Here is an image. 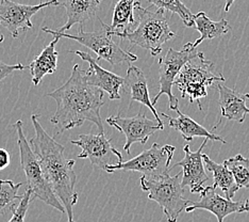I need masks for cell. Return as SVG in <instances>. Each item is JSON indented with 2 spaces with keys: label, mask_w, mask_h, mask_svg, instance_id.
Instances as JSON below:
<instances>
[{
  "label": "cell",
  "mask_w": 249,
  "mask_h": 222,
  "mask_svg": "<svg viewBox=\"0 0 249 222\" xmlns=\"http://www.w3.org/2000/svg\"><path fill=\"white\" fill-rule=\"evenodd\" d=\"M13 127L16 130V139L19 149L20 157V166L26 175L27 181V189H29L33 197L39 199V200L46 203L49 206L55 208L61 213H65V208L63 204L54 192L50 188L46 178L43 173V170L35 152L32 151L29 141L27 140L24 130H22V122L18 120V122L13 124Z\"/></svg>",
  "instance_id": "cell-6"
},
{
  "label": "cell",
  "mask_w": 249,
  "mask_h": 222,
  "mask_svg": "<svg viewBox=\"0 0 249 222\" xmlns=\"http://www.w3.org/2000/svg\"><path fill=\"white\" fill-rule=\"evenodd\" d=\"M46 96L56 102V110L50 119L58 128L56 135L82 126L87 121L96 125L99 134H105L100 116L105 92L89 82L87 71L79 64L73 65L69 81Z\"/></svg>",
  "instance_id": "cell-1"
},
{
  "label": "cell",
  "mask_w": 249,
  "mask_h": 222,
  "mask_svg": "<svg viewBox=\"0 0 249 222\" xmlns=\"http://www.w3.org/2000/svg\"><path fill=\"white\" fill-rule=\"evenodd\" d=\"M140 183L147 198L160 205L167 222H177L180 214L191 203L184 197V188L181 187V172L174 176L143 175Z\"/></svg>",
  "instance_id": "cell-5"
},
{
  "label": "cell",
  "mask_w": 249,
  "mask_h": 222,
  "mask_svg": "<svg viewBox=\"0 0 249 222\" xmlns=\"http://www.w3.org/2000/svg\"><path fill=\"white\" fill-rule=\"evenodd\" d=\"M73 222H75V221H73Z\"/></svg>",
  "instance_id": "cell-32"
},
{
  "label": "cell",
  "mask_w": 249,
  "mask_h": 222,
  "mask_svg": "<svg viewBox=\"0 0 249 222\" xmlns=\"http://www.w3.org/2000/svg\"><path fill=\"white\" fill-rule=\"evenodd\" d=\"M70 53L79 56L83 61L88 62L89 64V67L87 70V74L88 81L90 84L101 89L104 92H107L109 94V99L111 101L122 100L120 91L124 87V78L110 71L105 70V68L98 64L97 60L94 59L88 53H84V51L81 50H73L70 51Z\"/></svg>",
  "instance_id": "cell-15"
},
{
  "label": "cell",
  "mask_w": 249,
  "mask_h": 222,
  "mask_svg": "<svg viewBox=\"0 0 249 222\" xmlns=\"http://www.w3.org/2000/svg\"><path fill=\"white\" fill-rule=\"evenodd\" d=\"M140 4L139 0H118L113 11L112 24L110 26L106 25L103 20H99L100 24L109 31L123 32L131 30L132 26L135 24V9Z\"/></svg>",
  "instance_id": "cell-23"
},
{
  "label": "cell",
  "mask_w": 249,
  "mask_h": 222,
  "mask_svg": "<svg viewBox=\"0 0 249 222\" xmlns=\"http://www.w3.org/2000/svg\"><path fill=\"white\" fill-rule=\"evenodd\" d=\"M4 41V37H3V34L0 32V43H2Z\"/></svg>",
  "instance_id": "cell-31"
},
{
  "label": "cell",
  "mask_w": 249,
  "mask_h": 222,
  "mask_svg": "<svg viewBox=\"0 0 249 222\" xmlns=\"http://www.w3.org/2000/svg\"><path fill=\"white\" fill-rule=\"evenodd\" d=\"M32 200H35V197H33L32 192L29 189H26L25 193L22 195L20 202L18 205V207H16L14 209V212L12 213L13 216L9 222H25V217L28 209H29L30 202Z\"/></svg>",
  "instance_id": "cell-27"
},
{
  "label": "cell",
  "mask_w": 249,
  "mask_h": 222,
  "mask_svg": "<svg viewBox=\"0 0 249 222\" xmlns=\"http://www.w3.org/2000/svg\"><path fill=\"white\" fill-rule=\"evenodd\" d=\"M225 81L222 74L215 70L213 62L207 60L203 53L198 51L194 58L181 68L174 85L181 92V98L189 99L190 104L196 101L199 110H202L200 101L208 96V89Z\"/></svg>",
  "instance_id": "cell-4"
},
{
  "label": "cell",
  "mask_w": 249,
  "mask_h": 222,
  "mask_svg": "<svg viewBox=\"0 0 249 222\" xmlns=\"http://www.w3.org/2000/svg\"><path fill=\"white\" fill-rule=\"evenodd\" d=\"M213 186L205 187L200 193V200L192 202L184 209L186 213H193L195 210L202 209L213 214L217 222H224L225 218L231 214L249 212V199L244 201H232L220 197L215 191Z\"/></svg>",
  "instance_id": "cell-13"
},
{
  "label": "cell",
  "mask_w": 249,
  "mask_h": 222,
  "mask_svg": "<svg viewBox=\"0 0 249 222\" xmlns=\"http://www.w3.org/2000/svg\"><path fill=\"white\" fill-rule=\"evenodd\" d=\"M25 68H28V66L22 65L21 63L7 64L4 63V62L0 61V84H1L4 79L10 76L11 74H13L16 71H24Z\"/></svg>",
  "instance_id": "cell-28"
},
{
  "label": "cell",
  "mask_w": 249,
  "mask_h": 222,
  "mask_svg": "<svg viewBox=\"0 0 249 222\" xmlns=\"http://www.w3.org/2000/svg\"><path fill=\"white\" fill-rule=\"evenodd\" d=\"M175 111H176L178 115L177 118L169 117L164 112H162L161 115L162 117L168 120L169 127H172L173 129L177 130L178 133H180L185 141L191 142L194 138H196V137H198V138H201L202 137V138L208 139V140L218 141V142H222L224 144L227 143L226 140H224L222 137L213 134L212 132H210V130H208L206 127H203L202 125L198 124L195 120L184 115L183 112H181L179 108Z\"/></svg>",
  "instance_id": "cell-18"
},
{
  "label": "cell",
  "mask_w": 249,
  "mask_h": 222,
  "mask_svg": "<svg viewBox=\"0 0 249 222\" xmlns=\"http://www.w3.org/2000/svg\"><path fill=\"white\" fill-rule=\"evenodd\" d=\"M198 54L196 49L191 47V42L186 43L181 50L168 48L166 54L159 59V84L160 91L154 100L152 104L156 105L161 96L167 95L169 101V109L175 111L179 108V100L173 94V85L181 68L186 62L193 59Z\"/></svg>",
  "instance_id": "cell-9"
},
{
  "label": "cell",
  "mask_w": 249,
  "mask_h": 222,
  "mask_svg": "<svg viewBox=\"0 0 249 222\" xmlns=\"http://www.w3.org/2000/svg\"><path fill=\"white\" fill-rule=\"evenodd\" d=\"M58 1L61 7H64L66 10L67 21L56 31L65 32L71 29L73 25H83L87 20L93 19L101 0H58Z\"/></svg>",
  "instance_id": "cell-19"
},
{
  "label": "cell",
  "mask_w": 249,
  "mask_h": 222,
  "mask_svg": "<svg viewBox=\"0 0 249 222\" xmlns=\"http://www.w3.org/2000/svg\"><path fill=\"white\" fill-rule=\"evenodd\" d=\"M202 161L205 168L211 172L213 175V188H220L224 192L225 198L228 200H232L235 196L237 190L240 189L236 185L233 175L223 163H217L213 161L207 154H202Z\"/></svg>",
  "instance_id": "cell-22"
},
{
  "label": "cell",
  "mask_w": 249,
  "mask_h": 222,
  "mask_svg": "<svg viewBox=\"0 0 249 222\" xmlns=\"http://www.w3.org/2000/svg\"><path fill=\"white\" fill-rule=\"evenodd\" d=\"M59 41L60 39L54 37L53 41L50 42L28 66L31 73L32 82L35 85H38L45 76L48 74H53L56 71L59 54L55 50V45Z\"/></svg>",
  "instance_id": "cell-20"
},
{
  "label": "cell",
  "mask_w": 249,
  "mask_h": 222,
  "mask_svg": "<svg viewBox=\"0 0 249 222\" xmlns=\"http://www.w3.org/2000/svg\"><path fill=\"white\" fill-rule=\"evenodd\" d=\"M224 164L233 175L234 181L239 188L249 189V159L241 154L226 159Z\"/></svg>",
  "instance_id": "cell-25"
},
{
  "label": "cell",
  "mask_w": 249,
  "mask_h": 222,
  "mask_svg": "<svg viewBox=\"0 0 249 222\" xmlns=\"http://www.w3.org/2000/svg\"><path fill=\"white\" fill-rule=\"evenodd\" d=\"M10 164V153L4 149H0V171L7 168Z\"/></svg>",
  "instance_id": "cell-29"
},
{
  "label": "cell",
  "mask_w": 249,
  "mask_h": 222,
  "mask_svg": "<svg viewBox=\"0 0 249 222\" xmlns=\"http://www.w3.org/2000/svg\"><path fill=\"white\" fill-rule=\"evenodd\" d=\"M150 4L155 5L157 9L169 11L171 13L178 14L183 24L188 28L194 27V14L191 10L181 1V0H147Z\"/></svg>",
  "instance_id": "cell-26"
},
{
  "label": "cell",
  "mask_w": 249,
  "mask_h": 222,
  "mask_svg": "<svg viewBox=\"0 0 249 222\" xmlns=\"http://www.w3.org/2000/svg\"><path fill=\"white\" fill-rule=\"evenodd\" d=\"M135 12L139 15V20L138 27L134 30L123 32L107 31L111 36L128 40L134 46H140L148 50L152 57L160 55L163 45L176 38V33L173 32L169 28L165 11L160 9L151 11L142 8L140 4L135 9Z\"/></svg>",
  "instance_id": "cell-3"
},
{
  "label": "cell",
  "mask_w": 249,
  "mask_h": 222,
  "mask_svg": "<svg viewBox=\"0 0 249 222\" xmlns=\"http://www.w3.org/2000/svg\"><path fill=\"white\" fill-rule=\"evenodd\" d=\"M106 122L110 126L116 128L126 137V143L124 150L130 154L133 143L145 144L149 140L150 136L156 134L158 130H163L158 122L147 118L143 112H139L137 116L126 118L122 115L111 116L106 119Z\"/></svg>",
  "instance_id": "cell-12"
},
{
  "label": "cell",
  "mask_w": 249,
  "mask_h": 222,
  "mask_svg": "<svg viewBox=\"0 0 249 222\" xmlns=\"http://www.w3.org/2000/svg\"><path fill=\"white\" fill-rule=\"evenodd\" d=\"M111 139H107L105 134H82L78 139L71 140L72 144L81 147V153L78 158H88L95 168L105 170L109 164L117 162L113 158L117 157L118 162H123L122 154L111 144Z\"/></svg>",
  "instance_id": "cell-11"
},
{
  "label": "cell",
  "mask_w": 249,
  "mask_h": 222,
  "mask_svg": "<svg viewBox=\"0 0 249 222\" xmlns=\"http://www.w3.org/2000/svg\"><path fill=\"white\" fill-rule=\"evenodd\" d=\"M194 28L200 33V38L195 42H191V47L196 49L206 40L217 39L227 34L231 30V26L226 20L213 21L206 12H199L194 15Z\"/></svg>",
  "instance_id": "cell-21"
},
{
  "label": "cell",
  "mask_w": 249,
  "mask_h": 222,
  "mask_svg": "<svg viewBox=\"0 0 249 222\" xmlns=\"http://www.w3.org/2000/svg\"><path fill=\"white\" fill-rule=\"evenodd\" d=\"M216 89L219 94L218 105L220 107V118L218 123L213 126V130L217 129L224 118L237 123L244 122L246 116L249 115V108L246 106V101L249 100V93H241L220 82L216 84Z\"/></svg>",
  "instance_id": "cell-16"
},
{
  "label": "cell",
  "mask_w": 249,
  "mask_h": 222,
  "mask_svg": "<svg viewBox=\"0 0 249 222\" xmlns=\"http://www.w3.org/2000/svg\"><path fill=\"white\" fill-rule=\"evenodd\" d=\"M208 139L203 140L201 145L196 152L190 149V145L186 144L183 147L184 158L181 161L173 164V168H182V176H181V187L189 188L192 193H201L205 189V184L209 181V175L206 172L205 164L202 161V150L207 144Z\"/></svg>",
  "instance_id": "cell-14"
},
{
  "label": "cell",
  "mask_w": 249,
  "mask_h": 222,
  "mask_svg": "<svg viewBox=\"0 0 249 222\" xmlns=\"http://www.w3.org/2000/svg\"><path fill=\"white\" fill-rule=\"evenodd\" d=\"M22 183L15 184L11 180H0V215L13 213L20 202L22 195H18Z\"/></svg>",
  "instance_id": "cell-24"
},
{
  "label": "cell",
  "mask_w": 249,
  "mask_h": 222,
  "mask_svg": "<svg viewBox=\"0 0 249 222\" xmlns=\"http://www.w3.org/2000/svg\"><path fill=\"white\" fill-rule=\"evenodd\" d=\"M38 118V115L31 116L36 136L29 143L38 159L50 188L63 204L69 217L67 222H73L72 208L78 203L77 175L73 170L75 161L66 157L65 147L46 133L39 123Z\"/></svg>",
  "instance_id": "cell-2"
},
{
  "label": "cell",
  "mask_w": 249,
  "mask_h": 222,
  "mask_svg": "<svg viewBox=\"0 0 249 222\" xmlns=\"http://www.w3.org/2000/svg\"><path fill=\"white\" fill-rule=\"evenodd\" d=\"M176 147L171 144L160 145L154 143L150 149L143 151L137 157L130 159L128 161L117 162L109 164L105 168L107 173H114L116 171L123 172H140L144 176H160L169 174V166Z\"/></svg>",
  "instance_id": "cell-8"
},
{
  "label": "cell",
  "mask_w": 249,
  "mask_h": 222,
  "mask_svg": "<svg viewBox=\"0 0 249 222\" xmlns=\"http://www.w3.org/2000/svg\"><path fill=\"white\" fill-rule=\"evenodd\" d=\"M124 87H127L130 92V101H139L145 105L151 111L156 118V122L164 129V123L160 119L158 111L150 100L148 83L144 72L135 65H130L127 70L126 78H124Z\"/></svg>",
  "instance_id": "cell-17"
},
{
  "label": "cell",
  "mask_w": 249,
  "mask_h": 222,
  "mask_svg": "<svg viewBox=\"0 0 249 222\" xmlns=\"http://www.w3.org/2000/svg\"><path fill=\"white\" fill-rule=\"evenodd\" d=\"M42 31L47 32L55 38H66L71 39L80 43L83 46L88 47L97 55L96 60H105L114 66L117 64L130 63L138 60V56L130 51L124 50L121 46L113 41L112 36L106 28L103 26V29L99 31L88 32L84 31L83 26L80 25L77 34H69L65 32H59L52 30L47 27H42Z\"/></svg>",
  "instance_id": "cell-7"
},
{
  "label": "cell",
  "mask_w": 249,
  "mask_h": 222,
  "mask_svg": "<svg viewBox=\"0 0 249 222\" xmlns=\"http://www.w3.org/2000/svg\"><path fill=\"white\" fill-rule=\"evenodd\" d=\"M234 1H235V0H226V4H225V11H226V12H228V11L231 8V5L233 4Z\"/></svg>",
  "instance_id": "cell-30"
},
{
  "label": "cell",
  "mask_w": 249,
  "mask_h": 222,
  "mask_svg": "<svg viewBox=\"0 0 249 222\" xmlns=\"http://www.w3.org/2000/svg\"><path fill=\"white\" fill-rule=\"evenodd\" d=\"M49 5L58 7L60 4L58 0H48L36 5L21 4L12 0H0V26L7 29L12 38L18 39L20 31L32 29L33 15Z\"/></svg>",
  "instance_id": "cell-10"
}]
</instances>
